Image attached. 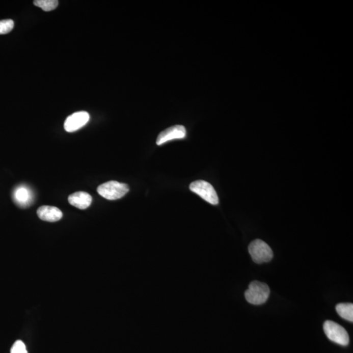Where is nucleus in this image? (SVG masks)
I'll use <instances>...</instances> for the list:
<instances>
[{
  "label": "nucleus",
  "mask_w": 353,
  "mask_h": 353,
  "mask_svg": "<svg viewBox=\"0 0 353 353\" xmlns=\"http://www.w3.org/2000/svg\"><path fill=\"white\" fill-rule=\"evenodd\" d=\"M99 195L109 200H115L123 197L128 193V184L119 183L116 181H110L101 184L97 188Z\"/></svg>",
  "instance_id": "7ed1b4c3"
},
{
  "label": "nucleus",
  "mask_w": 353,
  "mask_h": 353,
  "mask_svg": "<svg viewBox=\"0 0 353 353\" xmlns=\"http://www.w3.org/2000/svg\"><path fill=\"white\" fill-rule=\"evenodd\" d=\"M186 131L184 126L175 125L161 131L157 138L156 144L161 145L171 140L183 139L186 137Z\"/></svg>",
  "instance_id": "0eeeda50"
},
{
  "label": "nucleus",
  "mask_w": 353,
  "mask_h": 353,
  "mask_svg": "<svg viewBox=\"0 0 353 353\" xmlns=\"http://www.w3.org/2000/svg\"><path fill=\"white\" fill-rule=\"evenodd\" d=\"M14 200L20 207L29 206L33 202V194L29 187L20 186L15 189L13 194Z\"/></svg>",
  "instance_id": "1a4fd4ad"
},
{
  "label": "nucleus",
  "mask_w": 353,
  "mask_h": 353,
  "mask_svg": "<svg viewBox=\"0 0 353 353\" xmlns=\"http://www.w3.org/2000/svg\"><path fill=\"white\" fill-rule=\"evenodd\" d=\"M270 294V289L267 284L258 281H252L245 292V297L249 304L262 305L266 303Z\"/></svg>",
  "instance_id": "f257e3e1"
},
{
  "label": "nucleus",
  "mask_w": 353,
  "mask_h": 353,
  "mask_svg": "<svg viewBox=\"0 0 353 353\" xmlns=\"http://www.w3.org/2000/svg\"><path fill=\"white\" fill-rule=\"evenodd\" d=\"M338 315L343 319L353 322V304L350 303L338 304L336 307Z\"/></svg>",
  "instance_id": "9b49d317"
},
{
  "label": "nucleus",
  "mask_w": 353,
  "mask_h": 353,
  "mask_svg": "<svg viewBox=\"0 0 353 353\" xmlns=\"http://www.w3.org/2000/svg\"><path fill=\"white\" fill-rule=\"evenodd\" d=\"M34 4L42 9L43 11H50L57 8L59 1L57 0H36L34 2Z\"/></svg>",
  "instance_id": "f8f14e48"
},
{
  "label": "nucleus",
  "mask_w": 353,
  "mask_h": 353,
  "mask_svg": "<svg viewBox=\"0 0 353 353\" xmlns=\"http://www.w3.org/2000/svg\"><path fill=\"white\" fill-rule=\"evenodd\" d=\"M190 190L212 205L219 204V197L213 186L208 182L199 180L190 184Z\"/></svg>",
  "instance_id": "39448f33"
},
{
  "label": "nucleus",
  "mask_w": 353,
  "mask_h": 353,
  "mask_svg": "<svg viewBox=\"0 0 353 353\" xmlns=\"http://www.w3.org/2000/svg\"><path fill=\"white\" fill-rule=\"evenodd\" d=\"M249 252L253 261L257 264L271 261L274 257L273 251L266 242L255 239L249 246Z\"/></svg>",
  "instance_id": "f03ea898"
},
{
  "label": "nucleus",
  "mask_w": 353,
  "mask_h": 353,
  "mask_svg": "<svg viewBox=\"0 0 353 353\" xmlns=\"http://www.w3.org/2000/svg\"><path fill=\"white\" fill-rule=\"evenodd\" d=\"M39 218L47 222L55 223L61 220L63 216L62 212L56 207L44 205L39 207L37 211Z\"/></svg>",
  "instance_id": "6e6552de"
},
{
  "label": "nucleus",
  "mask_w": 353,
  "mask_h": 353,
  "mask_svg": "<svg viewBox=\"0 0 353 353\" xmlns=\"http://www.w3.org/2000/svg\"><path fill=\"white\" fill-rule=\"evenodd\" d=\"M323 329L327 338L337 344L347 346L349 343V336L347 332L338 323L327 320L323 325Z\"/></svg>",
  "instance_id": "20e7f679"
},
{
  "label": "nucleus",
  "mask_w": 353,
  "mask_h": 353,
  "mask_svg": "<svg viewBox=\"0 0 353 353\" xmlns=\"http://www.w3.org/2000/svg\"><path fill=\"white\" fill-rule=\"evenodd\" d=\"M92 198L86 192H77L72 194L68 198V202L71 205L80 209L88 208L92 204Z\"/></svg>",
  "instance_id": "9d476101"
},
{
  "label": "nucleus",
  "mask_w": 353,
  "mask_h": 353,
  "mask_svg": "<svg viewBox=\"0 0 353 353\" xmlns=\"http://www.w3.org/2000/svg\"><path fill=\"white\" fill-rule=\"evenodd\" d=\"M90 119V115L86 112L74 113L67 118L64 122V129L68 132H74L86 125Z\"/></svg>",
  "instance_id": "423d86ee"
},
{
  "label": "nucleus",
  "mask_w": 353,
  "mask_h": 353,
  "mask_svg": "<svg viewBox=\"0 0 353 353\" xmlns=\"http://www.w3.org/2000/svg\"><path fill=\"white\" fill-rule=\"evenodd\" d=\"M11 353H28L26 346L22 341L18 340L14 343Z\"/></svg>",
  "instance_id": "4468645a"
},
{
  "label": "nucleus",
  "mask_w": 353,
  "mask_h": 353,
  "mask_svg": "<svg viewBox=\"0 0 353 353\" xmlns=\"http://www.w3.org/2000/svg\"><path fill=\"white\" fill-rule=\"evenodd\" d=\"M14 28L13 20H3L0 21V35L9 33Z\"/></svg>",
  "instance_id": "ddd939ff"
}]
</instances>
